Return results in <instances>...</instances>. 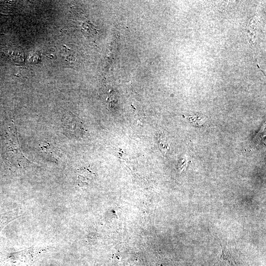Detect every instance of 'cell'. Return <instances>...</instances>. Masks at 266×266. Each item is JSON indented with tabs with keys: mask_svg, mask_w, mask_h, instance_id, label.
Segmentation results:
<instances>
[{
	"mask_svg": "<svg viewBox=\"0 0 266 266\" xmlns=\"http://www.w3.org/2000/svg\"><path fill=\"white\" fill-rule=\"evenodd\" d=\"M2 154L4 160L14 167L22 168L29 164L21 151L14 126L9 127L3 141Z\"/></svg>",
	"mask_w": 266,
	"mask_h": 266,
	"instance_id": "1",
	"label": "cell"
},
{
	"mask_svg": "<svg viewBox=\"0 0 266 266\" xmlns=\"http://www.w3.org/2000/svg\"><path fill=\"white\" fill-rule=\"evenodd\" d=\"M222 252L219 260L213 266H236V263L229 249L221 244Z\"/></svg>",
	"mask_w": 266,
	"mask_h": 266,
	"instance_id": "2",
	"label": "cell"
},
{
	"mask_svg": "<svg viewBox=\"0 0 266 266\" xmlns=\"http://www.w3.org/2000/svg\"><path fill=\"white\" fill-rule=\"evenodd\" d=\"M16 217L12 213L0 214V232L7 224Z\"/></svg>",
	"mask_w": 266,
	"mask_h": 266,
	"instance_id": "3",
	"label": "cell"
},
{
	"mask_svg": "<svg viewBox=\"0 0 266 266\" xmlns=\"http://www.w3.org/2000/svg\"><path fill=\"white\" fill-rule=\"evenodd\" d=\"M92 172L86 168H81L77 170L78 179L80 182H87L91 177Z\"/></svg>",
	"mask_w": 266,
	"mask_h": 266,
	"instance_id": "4",
	"label": "cell"
}]
</instances>
